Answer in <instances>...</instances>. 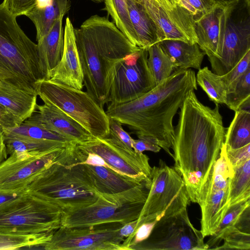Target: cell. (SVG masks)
<instances>
[{
  "label": "cell",
  "instance_id": "6da1fadb",
  "mask_svg": "<svg viewBox=\"0 0 250 250\" xmlns=\"http://www.w3.org/2000/svg\"><path fill=\"white\" fill-rule=\"evenodd\" d=\"M180 108L171 146L174 168L184 180L190 201L198 204L219 157L226 128L219 104L213 108L205 105L193 90Z\"/></svg>",
  "mask_w": 250,
  "mask_h": 250
},
{
  "label": "cell",
  "instance_id": "7a4b0ae2",
  "mask_svg": "<svg viewBox=\"0 0 250 250\" xmlns=\"http://www.w3.org/2000/svg\"><path fill=\"white\" fill-rule=\"evenodd\" d=\"M197 84L193 70L177 69L150 91L133 101L108 104L105 112L109 118L127 125L137 136L155 138L161 148L172 157L170 148L174 134L173 117L188 93L197 89Z\"/></svg>",
  "mask_w": 250,
  "mask_h": 250
},
{
  "label": "cell",
  "instance_id": "3957f363",
  "mask_svg": "<svg viewBox=\"0 0 250 250\" xmlns=\"http://www.w3.org/2000/svg\"><path fill=\"white\" fill-rule=\"evenodd\" d=\"M83 86L104 108L112 83L125 59L141 48L132 43L106 17L98 15L74 29Z\"/></svg>",
  "mask_w": 250,
  "mask_h": 250
},
{
  "label": "cell",
  "instance_id": "277c9868",
  "mask_svg": "<svg viewBox=\"0 0 250 250\" xmlns=\"http://www.w3.org/2000/svg\"><path fill=\"white\" fill-rule=\"evenodd\" d=\"M76 142L69 143L64 153L29 183L26 191L62 210L84 207L95 202L98 195L83 164L76 155Z\"/></svg>",
  "mask_w": 250,
  "mask_h": 250
},
{
  "label": "cell",
  "instance_id": "5b68a950",
  "mask_svg": "<svg viewBox=\"0 0 250 250\" xmlns=\"http://www.w3.org/2000/svg\"><path fill=\"white\" fill-rule=\"evenodd\" d=\"M0 73L5 80L27 90L36 91L43 80L37 44L19 25L16 17L0 4Z\"/></svg>",
  "mask_w": 250,
  "mask_h": 250
},
{
  "label": "cell",
  "instance_id": "8992f818",
  "mask_svg": "<svg viewBox=\"0 0 250 250\" xmlns=\"http://www.w3.org/2000/svg\"><path fill=\"white\" fill-rule=\"evenodd\" d=\"M35 89L44 104L62 111L93 137L105 138L108 136L109 118L87 92L49 79L37 82Z\"/></svg>",
  "mask_w": 250,
  "mask_h": 250
},
{
  "label": "cell",
  "instance_id": "52a82bcc",
  "mask_svg": "<svg viewBox=\"0 0 250 250\" xmlns=\"http://www.w3.org/2000/svg\"><path fill=\"white\" fill-rule=\"evenodd\" d=\"M62 210L26 191L0 206V232L50 233L61 227Z\"/></svg>",
  "mask_w": 250,
  "mask_h": 250
},
{
  "label": "cell",
  "instance_id": "ba28073f",
  "mask_svg": "<svg viewBox=\"0 0 250 250\" xmlns=\"http://www.w3.org/2000/svg\"><path fill=\"white\" fill-rule=\"evenodd\" d=\"M150 179L149 191L135 230L143 223L158 221L187 209L190 202L182 176L162 160L158 166L152 167Z\"/></svg>",
  "mask_w": 250,
  "mask_h": 250
},
{
  "label": "cell",
  "instance_id": "9c48e42d",
  "mask_svg": "<svg viewBox=\"0 0 250 250\" xmlns=\"http://www.w3.org/2000/svg\"><path fill=\"white\" fill-rule=\"evenodd\" d=\"M225 29L220 57L209 61L212 71L223 75L250 50V0H231L224 10Z\"/></svg>",
  "mask_w": 250,
  "mask_h": 250
},
{
  "label": "cell",
  "instance_id": "30bf717a",
  "mask_svg": "<svg viewBox=\"0 0 250 250\" xmlns=\"http://www.w3.org/2000/svg\"><path fill=\"white\" fill-rule=\"evenodd\" d=\"M123 224L112 222L88 227H62L54 231L46 250H127L120 234Z\"/></svg>",
  "mask_w": 250,
  "mask_h": 250
},
{
  "label": "cell",
  "instance_id": "8fae6325",
  "mask_svg": "<svg viewBox=\"0 0 250 250\" xmlns=\"http://www.w3.org/2000/svg\"><path fill=\"white\" fill-rule=\"evenodd\" d=\"M201 230L191 223L185 209L160 218L146 240L136 245L133 250H208Z\"/></svg>",
  "mask_w": 250,
  "mask_h": 250
},
{
  "label": "cell",
  "instance_id": "7c38bea8",
  "mask_svg": "<svg viewBox=\"0 0 250 250\" xmlns=\"http://www.w3.org/2000/svg\"><path fill=\"white\" fill-rule=\"evenodd\" d=\"M233 168L222 147L201 195V231L203 237L212 235L229 208L228 203L229 185Z\"/></svg>",
  "mask_w": 250,
  "mask_h": 250
},
{
  "label": "cell",
  "instance_id": "4fadbf2b",
  "mask_svg": "<svg viewBox=\"0 0 250 250\" xmlns=\"http://www.w3.org/2000/svg\"><path fill=\"white\" fill-rule=\"evenodd\" d=\"M83 165L98 196L118 206L145 203L150 177L134 178L104 167Z\"/></svg>",
  "mask_w": 250,
  "mask_h": 250
},
{
  "label": "cell",
  "instance_id": "5bb4252c",
  "mask_svg": "<svg viewBox=\"0 0 250 250\" xmlns=\"http://www.w3.org/2000/svg\"><path fill=\"white\" fill-rule=\"evenodd\" d=\"M147 58V49H141L126 57L112 83L108 104L133 101L156 86L148 67Z\"/></svg>",
  "mask_w": 250,
  "mask_h": 250
},
{
  "label": "cell",
  "instance_id": "9a60e30c",
  "mask_svg": "<svg viewBox=\"0 0 250 250\" xmlns=\"http://www.w3.org/2000/svg\"><path fill=\"white\" fill-rule=\"evenodd\" d=\"M66 146L42 153L10 154L0 165V189H26L38 173L62 156Z\"/></svg>",
  "mask_w": 250,
  "mask_h": 250
},
{
  "label": "cell",
  "instance_id": "2e32d148",
  "mask_svg": "<svg viewBox=\"0 0 250 250\" xmlns=\"http://www.w3.org/2000/svg\"><path fill=\"white\" fill-rule=\"evenodd\" d=\"M144 204L118 206L99 196L84 207L62 210L61 227H88L112 222L124 224L139 218Z\"/></svg>",
  "mask_w": 250,
  "mask_h": 250
},
{
  "label": "cell",
  "instance_id": "e0dca14e",
  "mask_svg": "<svg viewBox=\"0 0 250 250\" xmlns=\"http://www.w3.org/2000/svg\"><path fill=\"white\" fill-rule=\"evenodd\" d=\"M141 3L156 25L159 42L177 40L197 43L194 17L183 5L179 3L169 9L157 0H143Z\"/></svg>",
  "mask_w": 250,
  "mask_h": 250
},
{
  "label": "cell",
  "instance_id": "ac0fdd59",
  "mask_svg": "<svg viewBox=\"0 0 250 250\" xmlns=\"http://www.w3.org/2000/svg\"><path fill=\"white\" fill-rule=\"evenodd\" d=\"M77 144L81 150L102 157L116 172L134 178L150 177L152 167L149 163V158L143 153L126 151L106 138H94L89 141Z\"/></svg>",
  "mask_w": 250,
  "mask_h": 250
},
{
  "label": "cell",
  "instance_id": "d6986e66",
  "mask_svg": "<svg viewBox=\"0 0 250 250\" xmlns=\"http://www.w3.org/2000/svg\"><path fill=\"white\" fill-rule=\"evenodd\" d=\"M74 29L69 18L67 17L63 33L62 55L59 63L51 71L49 79L82 90L83 87V76Z\"/></svg>",
  "mask_w": 250,
  "mask_h": 250
},
{
  "label": "cell",
  "instance_id": "ffe728a7",
  "mask_svg": "<svg viewBox=\"0 0 250 250\" xmlns=\"http://www.w3.org/2000/svg\"><path fill=\"white\" fill-rule=\"evenodd\" d=\"M36 110L27 120L42 125L77 143H82L94 139L93 137L76 121L55 106L44 104L37 105Z\"/></svg>",
  "mask_w": 250,
  "mask_h": 250
},
{
  "label": "cell",
  "instance_id": "44dd1931",
  "mask_svg": "<svg viewBox=\"0 0 250 250\" xmlns=\"http://www.w3.org/2000/svg\"><path fill=\"white\" fill-rule=\"evenodd\" d=\"M225 5H217L194 21L197 43L209 61L219 58L221 54L224 36Z\"/></svg>",
  "mask_w": 250,
  "mask_h": 250
},
{
  "label": "cell",
  "instance_id": "7402d4cb",
  "mask_svg": "<svg viewBox=\"0 0 250 250\" xmlns=\"http://www.w3.org/2000/svg\"><path fill=\"white\" fill-rule=\"evenodd\" d=\"M37 96L35 91L20 87L5 79L0 80V105L13 119L16 126L36 111Z\"/></svg>",
  "mask_w": 250,
  "mask_h": 250
},
{
  "label": "cell",
  "instance_id": "603a6c76",
  "mask_svg": "<svg viewBox=\"0 0 250 250\" xmlns=\"http://www.w3.org/2000/svg\"><path fill=\"white\" fill-rule=\"evenodd\" d=\"M60 16L48 33L37 42L41 69L44 79L48 80L51 71L59 63L63 50L62 19Z\"/></svg>",
  "mask_w": 250,
  "mask_h": 250
},
{
  "label": "cell",
  "instance_id": "cb8c5ba5",
  "mask_svg": "<svg viewBox=\"0 0 250 250\" xmlns=\"http://www.w3.org/2000/svg\"><path fill=\"white\" fill-rule=\"evenodd\" d=\"M177 69L201 68L205 53L197 43H190L177 40H165L159 42Z\"/></svg>",
  "mask_w": 250,
  "mask_h": 250
},
{
  "label": "cell",
  "instance_id": "d4e9b609",
  "mask_svg": "<svg viewBox=\"0 0 250 250\" xmlns=\"http://www.w3.org/2000/svg\"><path fill=\"white\" fill-rule=\"evenodd\" d=\"M129 18L137 39L138 47L147 49L159 42L156 25L142 3L127 0Z\"/></svg>",
  "mask_w": 250,
  "mask_h": 250
},
{
  "label": "cell",
  "instance_id": "484cf974",
  "mask_svg": "<svg viewBox=\"0 0 250 250\" xmlns=\"http://www.w3.org/2000/svg\"><path fill=\"white\" fill-rule=\"evenodd\" d=\"M69 0H53L52 4L43 8L35 6L25 16L34 24L37 32L36 39L42 40L49 32L55 21L69 11Z\"/></svg>",
  "mask_w": 250,
  "mask_h": 250
},
{
  "label": "cell",
  "instance_id": "4316f807",
  "mask_svg": "<svg viewBox=\"0 0 250 250\" xmlns=\"http://www.w3.org/2000/svg\"><path fill=\"white\" fill-rule=\"evenodd\" d=\"M224 241L215 250L250 249V206L243 212L234 226L227 229L221 237Z\"/></svg>",
  "mask_w": 250,
  "mask_h": 250
},
{
  "label": "cell",
  "instance_id": "83f0119b",
  "mask_svg": "<svg viewBox=\"0 0 250 250\" xmlns=\"http://www.w3.org/2000/svg\"><path fill=\"white\" fill-rule=\"evenodd\" d=\"M250 144V109H239L225 135L223 146L226 150H234Z\"/></svg>",
  "mask_w": 250,
  "mask_h": 250
},
{
  "label": "cell",
  "instance_id": "f1b7e54d",
  "mask_svg": "<svg viewBox=\"0 0 250 250\" xmlns=\"http://www.w3.org/2000/svg\"><path fill=\"white\" fill-rule=\"evenodd\" d=\"M229 185V207L250 199V159L233 167Z\"/></svg>",
  "mask_w": 250,
  "mask_h": 250
},
{
  "label": "cell",
  "instance_id": "f546056e",
  "mask_svg": "<svg viewBox=\"0 0 250 250\" xmlns=\"http://www.w3.org/2000/svg\"><path fill=\"white\" fill-rule=\"evenodd\" d=\"M8 155L16 152L42 153L65 147L69 143L16 136H4Z\"/></svg>",
  "mask_w": 250,
  "mask_h": 250
},
{
  "label": "cell",
  "instance_id": "4dcf8cb0",
  "mask_svg": "<svg viewBox=\"0 0 250 250\" xmlns=\"http://www.w3.org/2000/svg\"><path fill=\"white\" fill-rule=\"evenodd\" d=\"M4 136H16L34 139L47 140L70 143L73 142L44 127L42 125L25 120L19 125L2 128Z\"/></svg>",
  "mask_w": 250,
  "mask_h": 250
},
{
  "label": "cell",
  "instance_id": "1f68e13d",
  "mask_svg": "<svg viewBox=\"0 0 250 250\" xmlns=\"http://www.w3.org/2000/svg\"><path fill=\"white\" fill-rule=\"evenodd\" d=\"M147 65L156 85L169 77L175 70L166 53L159 42L147 48Z\"/></svg>",
  "mask_w": 250,
  "mask_h": 250
},
{
  "label": "cell",
  "instance_id": "d6a6232c",
  "mask_svg": "<svg viewBox=\"0 0 250 250\" xmlns=\"http://www.w3.org/2000/svg\"><path fill=\"white\" fill-rule=\"evenodd\" d=\"M197 83L215 104L227 103V92L220 75L209 69L208 66L198 70L196 76Z\"/></svg>",
  "mask_w": 250,
  "mask_h": 250
},
{
  "label": "cell",
  "instance_id": "836d02e7",
  "mask_svg": "<svg viewBox=\"0 0 250 250\" xmlns=\"http://www.w3.org/2000/svg\"><path fill=\"white\" fill-rule=\"evenodd\" d=\"M104 10L111 17L113 23L132 43L137 46V39L129 18L127 0H104Z\"/></svg>",
  "mask_w": 250,
  "mask_h": 250
},
{
  "label": "cell",
  "instance_id": "e575fe53",
  "mask_svg": "<svg viewBox=\"0 0 250 250\" xmlns=\"http://www.w3.org/2000/svg\"><path fill=\"white\" fill-rule=\"evenodd\" d=\"M53 232L36 234L0 232V250H19L39 246L42 248L43 246L50 240Z\"/></svg>",
  "mask_w": 250,
  "mask_h": 250
},
{
  "label": "cell",
  "instance_id": "d590c367",
  "mask_svg": "<svg viewBox=\"0 0 250 250\" xmlns=\"http://www.w3.org/2000/svg\"><path fill=\"white\" fill-rule=\"evenodd\" d=\"M249 206H250V199L229 207L215 232L206 243L208 250L215 249L219 246L223 232L228 228L235 225L244 210Z\"/></svg>",
  "mask_w": 250,
  "mask_h": 250
},
{
  "label": "cell",
  "instance_id": "8d00e7d4",
  "mask_svg": "<svg viewBox=\"0 0 250 250\" xmlns=\"http://www.w3.org/2000/svg\"><path fill=\"white\" fill-rule=\"evenodd\" d=\"M250 69L240 78L233 91L227 95L226 104L236 111L239 109H250Z\"/></svg>",
  "mask_w": 250,
  "mask_h": 250
},
{
  "label": "cell",
  "instance_id": "74e56055",
  "mask_svg": "<svg viewBox=\"0 0 250 250\" xmlns=\"http://www.w3.org/2000/svg\"><path fill=\"white\" fill-rule=\"evenodd\" d=\"M249 69H250V50L229 71L220 75L226 86L227 95L233 91L240 78Z\"/></svg>",
  "mask_w": 250,
  "mask_h": 250
},
{
  "label": "cell",
  "instance_id": "f35d334b",
  "mask_svg": "<svg viewBox=\"0 0 250 250\" xmlns=\"http://www.w3.org/2000/svg\"><path fill=\"white\" fill-rule=\"evenodd\" d=\"M105 138L122 149L135 151L132 146L133 139L124 130L121 123L113 119L109 118V134Z\"/></svg>",
  "mask_w": 250,
  "mask_h": 250
},
{
  "label": "cell",
  "instance_id": "ab89813d",
  "mask_svg": "<svg viewBox=\"0 0 250 250\" xmlns=\"http://www.w3.org/2000/svg\"><path fill=\"white\" fill-rule=\"evenodd\" d=\"M183 5L193 16L195 21L207 14L219 4L226 5L219 0H179Z\"/></svg>",
  "mask_w": 250,
  "mask_h": 250
},
{
  "label": "cell",
  "instance_id": "60d3db41",
  "mask_svg": "<svg viewBox=\"0 0 250 250\" xmlns=\"http://www.w3.org/2000/svg\"><path fill=\"white\" fill-rule=\"evenodd\" d=\"M2 3L11 14L17 18L25 15L36 6V0H3Z\"/></svg>",
  "mask_w": 250,
  "mask_h": 250
},
{
  "label": "cell",
  "instance_id": "b9f144b4",
  "mask_svg": "<svg viewBox=\"0 0 250 250\" xmlns=\"http://www.w3.org/2000/svg\"><path fill=\"white\" fill-rule=\"evenodd\" d=\"M137 139L133 140L132 146L134 150L137 153H143L144 151L158 152L161 147L157 140L153 137L146 135L137 136Z\"/></svg>",
  "mask_w": 250,
  "mask_h": 250
},
{
  "label": "cell",
  "instance_id": "7bdbcfd3",
  "mask_svg": "<svg viewBox=\"0 0 250 250\" xmlns=\"http://www.w3.org/2000/svg\"><path fill=\"white\" fill-rule=\"evenodd\" d=\"M223 147L232 168L250 159V144L234 150H226L223 145Z\"/></svg>",
  "mask_w": 250,
  "mask_h": 250
},
{
  "label": "cell",
  "instance_id": "ee69618b",
  "mask_svg": "<svg viewBox=\"0 0 250 250\" xmlns=\"http://www.w3.org/2000/svg\"><path fill=\"white\" fill-rule=\"evenodd\" d=\"M26 191V189L17 190L0 189V206L21 196Z\"/></svg>",
  "mask_w": 250,
  "mask_h": 250
},
{
  "label": "cell",
  "instance_id": "f6af8a7d",
  "mask_svg": "<svg viewBox=\"0 0 250 250\" xmlns=\"http://www.w3.org/2000/svg\"><path fill=\"white\" fill-rule=\"evenodd\" d=\"M138 219L123 225L120 229V235L125 238H130L136 229Z\"/></svg>",
  "mask_w": 250,
  "mask_h": 250
},
{
  "label": "cell",
  "instance_id": "bcb514c9",
  "mask_svg": "<svg viewBox=\"0 0 250 250\" xmlns=\"http://www.w3.org/2000/svg\"><path fill=\"white\" fill-rule=\"evenodd\" d=\"M0 126L1 128L16 126L15 123L5 109L0 105Z\"/></svg>",
  "mask_w": 250,
  "mask_h": 250
},
{
  "label": "cell",
  "instance_id": "7dc6e473",
  "mask_svg": "<svg viewBox=\"0 0 250 250\" xmlns=\"http://www.w3.org/2000/svg\"><path fill=\"white\" fill-rule=\"evenodd\" d=\"M8 155L3 131L0 126V165L7 158Z\"/></svg>",
  "mask_w": 250,
  "mask_h": 250
},
{
  "label": "cell",
  "instance_id": "c3c4849f",
  "mask_svg": "<svg viewBox=\"0 0 250 250\" xmlns=\"http://www.w3.org/2000/svg\"><path fill=\"white\" fill-rule=\"evenodd\" d=\"M167 8L172 9L179 4V0H157Z\"/></svg>",
  "mask_w": 250,
  "mask_h": 250
},
{
  "label": "cell",
  "instance_id": "681fc988",
  "mask_svg": "<svg viewBox=\"0 0 250 250\" xmlns=\"http://www.w3.org/2000/svg\"><path fill=\"white\" fill-rule=\"evenodd\" d=\"M53 0H36V7L39 8H45L50 5Z\"/></svg>",
  "mask_w": 250,
  "mask_h": 250
},
{
  "label": "cell",
  "instance_id": "f907efd6",
  "mask_svg": "<svg viewBox=\"0 0 250 250\" xmlns=\"http://www.w3.org/2000/svg\"><path fill=\"white\" fill-rule=\"evenodd\" d=\"M221 2H223V3L226 4L229 1H231V0H219Z\"/></svg>",
  "mask_w": 250,
  "mask_h": 250
},
{
  "label": "cell",
  "instance_id": "816d5d0a",
  "mask_svg": "<svg viewBox=\"0 0 250 250\" xmlns=\"http://www.w3.org/2000/svg\"><path fill=\"white\" fill-rule=\"evenodd\" d=\"M92 1H93L94 2H96V3H100V2H102L103 1H104V0H90Z\"/></svg>",
  "mask_w": 250,
  "mask_h": 250
},
{
  "label": "cell",
  "instance_id": "f5cc1de1",
  "mask_svg": "<svg viewBox=\"0 0 250 250\" xmlns=\"http://www.w3.org/2000/svg\"><path fill=\"white\" fill-rule=\"evenodd\" d=\"M1 79H5L4 76L0 73V80Z\"/></svg>",
  "mask_w": 250,
  "mask_h": 250
},
{
  "label": "cell",
  "instance_id": "db71d44e",
  "mask_svg": "<svg viewBox=\"0 0 250 250\" xmlns=\"http://www.w3.org/2000/svg\"><path fill=\"white\" fill-rule=\"evenodd\" d=\"M136 0V1H137L138 2H142V1H143V0Z\"/></svg>",
  "mask_w": 250,
  "mask_h": 250
}]
</instances>
